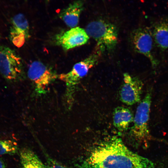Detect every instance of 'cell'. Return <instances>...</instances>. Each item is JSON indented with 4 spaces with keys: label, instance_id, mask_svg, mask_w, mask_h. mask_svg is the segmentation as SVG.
I'll list each match as a JSON object with an SVG mask.
<instances>
[{
    "label": "cell",
    "instance_id": "cell-11",
    "mask_svg": "<svg viewBox=\"0 0 168 168\" xmlns=\"http://www.w3.org/2000/svg\"><path fill=\"white\" fill-rule=\"evenodd\" d=\"M83 9L82 1H75L63 9L59 13V17L68 27L71 28L75 27L78 23L80 16Z\"/></svg>",
    "mask_w": 168,
    "mask_h": 168
},
{
    "label": "cell",
    "instance_id": "cell-3",
    "mask_svg": "<svg viewBox=\"0 0 168 168\" xmlns=\"http://www.w3.org/2000/svg\"><path fill=\"white\" fill-rule=\"evenodd\" d=\"M89 36L96 42V50L101 54L113 50L118 40V31L113 24L103 20L92 21L85 30Z\"/></svg>",
    "mask_w": 168,
    "mask_h": 168
},
{
    "label": "cell",
    "instance_id": "cell-1",
    "mask_svg": "<svg viewBox=\"0 0 168 168\" xmlns=\"http://www.w3.org/2000/svg\"><path fill=\"white\" fill-rule=\"evenodd\" d=\"M82 168H156L148 159L129 150L120 138H108L91 151Z\"/></svg>",
    "mask_w": 168,
    "mask_h": 168
},
{
    "label": "cell",
    "instance_id": "cell-7",
    "mask_svg": "<svg viewBox=\"0 0 168 168\" xmlns=\"http://www.w3.org/2000/svg\"><path fill=\"white\" fill-rule=\"evenodd\" d=\"M143 86L142 82L138 78L124 73L123 82L119 92L120 100L129 105L140 102Z\"/></svg>",
    "mask_w": 168,
    "mask_h": 168
},
{
    "label": "cell",
    "instance_id": "cell-13",
    "mask_svg": "<svg viewBox=\"0 0 168 168\" xmlns=\"http://www.w3.org/2000/svg\"><path fill=\"white\" fill-rule=\"evenodd\" d=\"M153 36L155 41L161 50L168 49V23L161 21L157 23L153 30Z\"/></svg>",
    "mask_w": 168,
    "mask_h": 168
},
{
    "label": "cell",
    "instance_id": "cell-2",
    "mask_svg": "<svg viewBox=\"0 0 168 168\" xmlns=\"http://www.w3.org/2000/svg\"><path fill=\"white\" fill-rule=\"evenodd\" d=\"M152 92L148 90L138 106L134 116L131 134L136 145L147 148L152 140L156 139L151 134L149 127Z\"/></svg>",
    "mask_w": 168,
    "mask_h": 168
},
{
    "label": "cell",
    "instance_id": "cell-16",
    "mask_svg": "<svg viewBox=\"0 0 168 168\" xmlns=\"http://www.w3.org/2000/svg\"><path fill=\"white\" fill-rule=\"evenodd\" d=\"M47 160L48 168H67L52 159L49 158Z\"/></svg>",
    "mask_w": 168,
    "mask_h": 168
},
{
    "label": "cell",
    "instance_id": "cell-12",
    "mask_svg": "<svg viewBox=\"0 0 168 168\" xmlns=\"http://www.w3.org/2000/svg\"><path fill=\"white\" fill-rule=\"evenodd\" d=\"M134 116L128 108L118 106L114 109L113 114V124L119 131L126 130L131 123L133 122Z\"/></svg>",
    "mask_w": 168,
    "mask_h": 168
},
{
    "label": "cell",
    "instance_id": "cell-10",
    "mask_svg": "<svg viewBox=\"0 0 168 168\" xmlns=\"http://www.w3.org/2000/svg\"><path fill=\"white\" fill-rule=\"evenodd\" d=\"M89 37L85 30L76 27L57 35L55 40L57 44L67 50L85 44Z\"/></svg>",
    "mask_w": 168,
    "mask_h": 168
},
{
    "label": "cell",
    "instance_id": "cell-9",
    "mask_svg": "<svg viewBox=\"0 0 168 168\" xmlns=\"http://www.w3.org/2000/svg\"><path fill=\"white\" fill-rule=\"evenodd\" d=\"M11 22L10 40L15 46L21 47L30 37L28 21L23 14L19 13L12 19Z\"/></svg>",
    "mask_w": 168,
    "mask_h": 168
},
{
    "label": "cell",
    "instance_id": "cell-17",
    "mask_svg": "<svg viewBox=\"0 0 168 168\" xmlns=\"http://www.w3.org/2000/svg\"><path fill=\"white\" fill-rule=\"evenodd\" d=\"M5 165L3 161L0 159V168H5Z\"/></svg>",
    "mask_w": 168,
    "mask_h": 168
},
{
    "label": "cell",
    "instance_id": "cell-6",
    "mask_svg": "<svg viewBox=\"0 0 168 168\" xmlns=\"http://www.w3.org/2000/svg\"><path fill=\"white\" fill-rule=\"evenodd\" d=\"M56 74L50 68L39 61L33 62L29 66L28 76L39 94L45 93L49 85L56 78Z\"/></svg>",
    "mask_w": 168,
    "mask_h": 168
},
{
    "label": "cell",
    "instance_id": "cell-14",
    "mask_svg": "<svg viewBox=\"0 0 168 168\" xmlns=\"http://www.w3.org/2000/svg\"><path fill=\"white\" fill-rule=\"evenodd\" d=\"M23 168H47L37 155L31 149L24 147L20 151Z\"/></svg>",
    "mask_w": 168,
    "mask_h": 168
},
{
    "label": "cell",
    "instance_id": "cell-8",
    "mask_svg": "<svg viewBox=\"0 0 168 168\" xmlns=\"http://www.w3.org/2000/svg\"><path fill=\"white\" fill-rule=\"evenodd\" d=\"M131 37L136 50L147 57L153 68L156 67L158 63L153 54V39L148 29L143 27L136 29Z\"/></svg>",
    "mask_w": 168,
    "mask_h": 168
},
{
    "label": "cell",
    "instance_id": "cell-15",
    "mask_svg": "<svg viewBox=\"0 0 168 168\" xmlns=\"http://www.w3.org/2000/svg\"><path fill=\"white\" fill-rule=\"evenodd\" d=\"M17 150L16 142L10 140H0V155L15 154Z\"/></svg>",
    "mask_w": 168,
    "mask_h": 168
},
{
    "label": "cell",
    "instance_id": "cell-5",
    "mask_svg": "<svg viewBox=\"0 0 168 168\" xmlns=\"http://www.w3.org/2000/svg\"><path fill=\"white\" fill-rule=\"evenodd\" d=\"M21 57L13 50L0 45V73L7 81L13 82L20 78L22 72Z\"/></svg>",
    "mask_w": 168,
    "mask_h": 168
},
{
    "label": "cell",
    "instance_id": "cell-4",
    "mask_svg": "<svg viewBox=\"0 0 168 168\" xmlns=\"http://www.w3.org/2000/svg\"><path fill=\"white\" fill-rule=\"evenodd\" d=\"M101 54L99 52L96 50L88 57L76 63L70 71L58 75V78L66 84V96L68 103H71L76 85L87 74L89 70L97 63Z\"/></svg>",
    "mask_w": 168,
    "mask_h": 168
}]
</instances>
